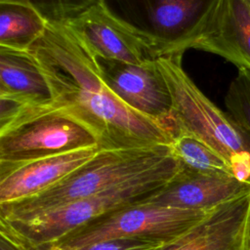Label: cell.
<instances>
[{
    "instance_id": "obj_1",
    "label": "cell",
    "mask_w": 250,
    "mask_h": 250,
    "mask_svg": "<svg viewBox=\"0 0 250 250\" xmlns=\"http://www.w3.org/2000/svg\"><path fill=\"white\" fill-rule=\"evenodd\" d=\"M29 51L50 87L53 110L85 127L99 149L173 143L168 127L130 107L106 85L96 60L64 24L48 23Z\"/></svg>"
},
{
    "instance_id": "obj_2",
    "label": "cell",
    "mask_w": 250,
    "mask_h": 250,
    "mask_svg": "<svg viewBox=\"0 0 250 250\" xmlns=\"http://www.w3.org/2000/svg\"><path fill=\"white\" fill-rule=\"evenodd\" d=\"M180 168L171 146L167 145L100 149L89 161L48 189L28 198L0 205V220H26L122 184Z\"/></svg>"
},
{
    "instance_id": "obj_3",
    "label": "cell",
    "mask_w": 250,
    "mask_h": 250,
    "mask_svg": "<svg viewBox=\"0 0 250 250\" xmlns=\"http://www.w3.org/2000/svg\"><path fill=\"white\" fill-rule=\"evenodd\" d=\"M183 54L156 60L172 98L174 139L189 135L211 147L229 165L230 174L250 185V130L215 105L182 66Z\"/></svg>"
},
{
    "instance_id": "obj_4",
    "label": "cell",
    "mask_w": 250,
    "mask_h": 250,
    "mask_svg": "<svg viewBox=\"0 0 250 250\" xmlns=\"http://www.w3.org/2000/svg\"><path fill=\"white\" fill-rule=\"evenodd\" d=\"M180 171L140 178L98 194L55 207L21 221L0 220V229L25 247L51 244L89 222L151 197Z\"/></svg>"
},
{
    "instance_id": "obj_5",
    "label": "cell",
    "mask_w": 250,
    "mask_h": 250,
    "mask_svg": "<svg viewBox=\"0 0 250 250\" xmlns=\"http://www.w3.org/2000/svg\"><path fill=\"white\" fill-rule=\"evenodd\" d=\"M212 210L180 209L141 202L106 213L45 245L60 250H76L92 243L123 238L168 243L189 230Z\"/></svg>"
},
{
    "instance_id": "obj_6",
    "label": "cell",
    "mask_w": 250,
    "mask_h": 250,
    "mask_svg": "<svg viewBox=\"0 0 250 250\" xmlns=\"http://www.w3.org/2000/svg\"><path fill=\"white\" fill-rule=\"evenodd\" d=\"M64 25L94 59L143 64L162 56L149 35L112 13L104 0Z\"/></svg>"
},
{
    "instance_id": "obj_7",
    "label": "cell",
    "mask_w": 250,
    "mask_h": 250,
    "mask_svg": "<svg viewBox=\"0 0 250 250\" xmlns=\"http://www.w3.org/2000/svg\"><path fill=\"white\" fill-rule=\"evenodd\" d=\"M94 146L98 143L85 127L52 110L0 133V164H19Z\"/></svg>"
},
{
    "instance_id": "obj_8",
    "label": "cell",
    "mask_w": 250,
    "mask_h": 250,
    "mask_svg": "<svg viewBox=\"0 0 250 250\" xmlns=\"http://www.w3.org/2000/svg\"><path fill=\"white\" fill-rule=\"evenodd\" d=\"M219 0H133L141 12L138 28L155 42L162 56L184 54Z\"/></svg>"
},
{
    "instance_id": "obj_9",
    "label": "cell",
    "mask_w": 250,
    "mask_h": 250,
    "mask_svg": "<svg viewBox=\"0 0 250 250\" xmlns=\"http://www.w3.org/2000/svg\"><path fill=\"white\" fill-rule=\"evenodd\" d=\"M106 85L130 107L164 124L173 133L172 98L156 61L134 64L95 59Z\"/></svg>"
},
{
    "instance_id": "obj_10",
    "label": "cell",
    "mask_w": 250,
    "mask_h": 250,
    "mask_svg": "<svg viewBox=\"0 0 250 250\" xmlns=\"http://www.w3.org/2000/svg\"><path fill=\"white\" fill-rule=\"evenodd\" d=\"M188 49L218 55L250 70V0H219Z\"/></svg>"
},
{
    "instance_id": "obj_11",
    "label": "cell",
    "mask_w": 250,
    "mask_h": 250,
    "mask_svg": "<svg viewBox=\"0 0 250 250\" xmlns=\"http://www.w3.org/2000/svg\"><path fill=\"white\" fill-rule=\"evenodd\" d=\"M98 146L19 164H0V205L38 194L89 161Z\"/></svg>"
},
{
    "instance_id": "obj_12",
    "label": "cell",
    "mask_w": 250,
    "mask_h": 250,
    "mask_svg": "<svg viewBox=\"0 0 250 250\" xmlns=\"http://www.w3.org/2000/svg\"><path fill=\"white\" fill-rule=\"evenodd\" d=\"M250 192L230 174H204L180 168L177 175L143 202L190 210H212Z\"/></svg>"
},
{
    "instance_id": "obj_13",
    "label": "cell",
    "mask_w": 250,
    "mask_h": 250,
    "mask_svg": "<svg viewBox=\"0 0 250 250\" xmlns=\"http://www.w3.org/2000/svg\"><path fill=\"white\" fill-rule=\"evenodd\" d=\"M249 205L250 192L226 202L159 250H243Z\"/></svg>"
},
{
    "instance_id": "obj_14",
    "label": "cell",
    "mask_w": 250,
    "mask_h": 250,
    "mask_svg": "<svg viewBox=\"0 0 250 250\" xmlns=\"http://www.w3.org/2000/svg\"><path fill=\"white\" fill-rule=\"evenodd\" d=\"M0 98L36 107L53 105L48 82L29 50L0 47Z\"/></svg>"
},
{
    "instance_id": "obj_15",
    "label": "cell",
    "mask_w": 250,
    "mask_h": 250,
    "mask_svg": "<svg viewBox=\"0 0 250 250\" xmlns=\"http://www.w3.org/2000/svg\"><path fill=\"white\" fill-rule=\"evenodd\" d=\"M47 26V21L32 8L0 3V47L28 51Z\"/></svg>"
},
{
    "instance_id": "obj_16",
    "label": "cell",
    "mask_w": 250,
    "mask_h": 250,
    "mask_svg": "<svg viewBox=\"0 0 250 250\" xmlns=\"http://www.w3.org/2000/svg\"><path fill=\"white\" fill-rule=\"evenodd\" d=\"M170 146L184 169L204 174H230L228 163L211 147L194 137L178 135Z\"/></svg>"
},
{
    "instance_id": "obj_17",
    "label": "cell",
    "mask_w": 250,
    "mask_h": 250,
    "mask_svg": "<svg viewBox=\"0 0 250 250\" xmlns=\"http://www.w3.org/2000/svg\"><path fill=\"white\" fill-rule=\"evenodd\" d=\"M103 0H0V3L20 4L32 8L48 23L64 24Z\"/></svg>"
},
{
    "instance_id": "obj_18",
    "label": "cell",
    "mask_w": 250,
    "mask_h": 250,
    "mask_svg": "<svg viewBox=\"0 0 250 250\" xmlns=\"http://www.w3.org/2000/svg\"><path fill=\"white\" fill-rule=\"evenodd\" d=\"M225 104L228 112L250 130V70L238 69L228 89Z\"/></svg>"
},
{
    "instance_id": "obj_19",
    "label": "cell",
    "mask_w": 250,
    "mask_h": 250,
    "mask_svg": "<svg viewBox=\"0 0 250 250\" xmlns=\"http://www.w3.org/2000/svg\"><path fill=\"white\" fill-rule=\"evenodd\" d=\"M11 236V235H10ZM164 244L148 239L123 238L105 240L89 244L76 250H159ZM22 245V244H21ZM23 246V245H22ZM25 250H60L51 245H41L36 247H25Z\"/></svg>"
},
{
    "instance_id": "obj_20",
    "label": "cell",
    "mask_w": 250,
    "mask_h": 250,
    "mask_svg": "<svg viewBox=\"0 0 250 250\" xmlns=\"http://www.w3.org/2000/svg\"><path fill=\"white\" fill-rule=\"evenodd\" d=\"M0 250H25V248L7 232L0 229Z\"/></svg>"
},
{
    "instance_id": "obj_21",
    "label": "cell",
    "mask_w": 250,
    "mask_h": 250,
    "mask_svg": "<svg viewBox=\"0 0 250 250\" xmlns=\"http://www.w3.org/2000/svg\"><path fill=\"white\" fill-rule=\"evenodd\" d=\"M243 250H250V205L246 217L245 229H244V238H243Z\"/></svg>"
}]
</instances>
